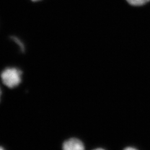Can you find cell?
<instances>
[{
    "label": "cell",
    "instance_id": "obj_1",
    "mask_svg": "<svg viewBox=\"0 0 150 150\" xmlns=\"http://www.w3.org/2000/svg\"><path fill=\"white\" fill-rule=\"evenodd\" d=\"M22 72L16 67H7L1 74V79L3 83L10 88L20 85L22 81Z\"/></svg>",
    "mask_w": 150,
    "mask_h": 150
},
{
    "label": "cell",
    "instance_id": "obj_2",
    "mask_svg": "<svg viewBox=\"0 0 150 150\" xmlns=\"http://www.w3.org/2000/svg\"><path fill=\"white\" fill-rule=\"evenodd\" d=\"M62 150H85V147L80 139L71 138L64 142Z\"/></svg>",
    "mask_w": 150,
    "mask_h": 150
},
{
    "label": "cell",
    "instance_id": "obj_3",
    "mask_svg": "<svg viewBox=\"0 0 150 150\" xmlns=\"http://www.w3.org/2000/svg\"><path fill=\"white\" fill-rule=\"evenodd\" d=\"M129 6L132 7H141L146 5L150 0H125Z\"/></svg>",
    "mask_w": 150,
    "mask_h": 150
},
{
    "label": "cell",
    "instance_id": "obj_4",
    "mask_svg": "<svg viewBox=\"0 0 150 150\" xmlns=\"http://www.w3.org/2000/svg\"><path fill=\"white\" fill-rule=\"evenodd\" d=\"M11 38L15 43L18 45V47L20 48L22 52H23L25 50V46L23 45V43L16 36H12Z\"/></svg>",
    "mask_w": 150,
    "mask_h": 150
},
{
    "label": "cell",
    "instance_id": "obj_5",
    "mask_svg": "<svg viewBox=\"0 0 150 150\" xmlns=\"http://www.w3.org/2000/svg\"><path fill=\"white\" fill-rule=\"evenodd\" d=\"M123 150H138L137 149L133 147H126Z\"/></svg>",
    "mask_w": 150,
    "mask_h": 150
},
{
    "label": "cell",
    "instance_id": "obj_6",
    "mask_svg": "<svg viewBox=\"0 0 150 150\" xmlns=\"http://www.w3.org/2000/svg\"><path fill=\"white\" fill-rule=\"evenodd\" d=\"M30 1L33 2H42L43 0H30Z\"/></svg>",
    "mask_w": 150,
    "mask_h": 150
},
{
    "label": "cell",
    "instance_id": "obj_7",
    "mask_svg": "<svg viewBox=\"0 0 150 150\" xmlns=\"http://www.w3.org/2000/svg\"><path fill=\"white\" fill-rule=\"evenodd\" d=\"M105 150V149H102V148H97V149H94V150Z\"/></svg>",
    "mask_w": 150,
    "mask_h": 150
},
{
    "label": "cell",
    "instance_id": "obj_8",
    "mask_svg": "<svg viewBox=\"0 0 150 150\" xmlns=\"http://www.w3.org/2000/svg\"><path fill=\"white\" fill-rule=\"evenodd\" d=\"M1 95H2V91H1V89L0 87V100H1Z\"/></svg>",
    "mask_w": 150,
    "mask_h": 150
},
{
    "label": "cell",
    "instance_id": "obj_9",
    "mask_svg": "<svg viewBox=\"0 0 150 150\" xmlns=\"http://www.w3.org/2000/svg\"><path fill=\"white\" fill-rule=\"evenodd\" d=\"M0 150H6L2 146H0Z\"/></svg>",
    "mask_w": 150,
    "mask_h": 150
}]
</instances>
